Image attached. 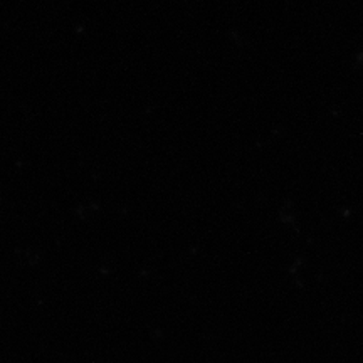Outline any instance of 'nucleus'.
Instances as JSON below:
<instances>
[]
</instances>
